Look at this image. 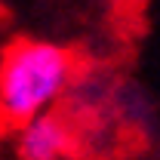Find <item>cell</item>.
Returning <instances> with one entry per match:
<instances>
[{
  "label": "cell",
  "instance_id": "obj_2",
  "mask_svg": "<svg viewBox=\"0 0 160 160\" xmlns=\"http://www.w3.org/2000/svg\"><path fill=\"white\" fill-rule=\"evenodd\" d=\"M80 154L77 132L59 108L28 120L16 129V157L19 160H71Z\"/></svg>",
  "mask_w": 160,
  "mask_h": 160
},
{
  "label": "cell",
  "instance_id": "obj_3",
  "mask_svg": "<svg viewBox=\"0 0 160 160\" xmlns=\"http://www.w3.org/2000/svg\"><path fill=\"white\" fill-rule=\"evenodd\" d=\"M3 16H6V9H3V3H0V19H3Z\"/></svg>",
  "mask_w": 160,
  "mask_h": 160
},
{
  "label": "cell",
  "instance_id": "obj_1",
  "mask_svg": "<svg viewBox=\"0 0 160 160\" xmlns=\"http://www.w3.org/2000/svg\"><path fill=\"white\" fill-rule=\"evenodd\" d=\"M80 56L52 40L16 37L0 52V123L19 129L59 108L80 68Z\"/></svg>",
  "mask_w": 160,
  "mask_h": 160
}]
</instances>
